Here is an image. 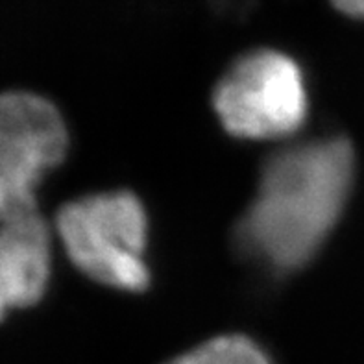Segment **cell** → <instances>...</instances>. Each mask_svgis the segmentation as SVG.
Instances as JSON below:
<instances>
[{
    "label": "cell",
    "instance_id": "cell-5",
    "mask_svg": "<svg viewBox=\"0 0 364 364\" xmlns=\"http://www.w3.org/2000/svg\"><path fill=\"white\" fill-rule=\"evenodd\" d=\"M52 276V239L45 218L28 211L0 222V279L11 307H32Z\"/></svg>",
    "mask_w": 364,
    "mask_h": 364
},
{
    "label": "cell",
    "instance_id": "cell-8",
    "mask_svg": "<svg viewBox=\"0 0 364 364\" xmlns=\"http://www.w3.org/2000/svg\"><path fill=\"white\" fill-rule=\"evenodd\" d=\"M9 307H11V305H9L8 294H6L4 285H2V279H0V320H2V316H4V313L9 309Z\"/></svg>",
    "mask_w": 364,
    "mask_h": 364
},
{
    "label": "cell",
    "instance_id": "cell-7",
    "mask_svg": "<svg viewBox=\"0 0 364 364\" xmlns=\"http://www.w3.org/2000/svg\"><path fill=\"white\" fill-rule=\"evenodd\" d=\"M331 2L348 17L364 18V0H331Z\"/></svg>",
    "mask_w": 364,
    "mask_h": 364
},
{
    "label": "cell",
    "instance_id": "cell-6",
    "mask_svg": "<svg viewBox=\"0 0 364 364\" xmlns=\"http://www.w3.org/2000/svg\"><path fill=\"white\" fill-rule=\"evenodd\" d=\"M165 364H274L259 342L242 333H226L172 357Z\"/></svg>",
    "mask_w": 364,
    "mask_h": 364
},
{
    "label": "cell",
    "instance_id": "cell-3",
    "mask_svg": "<svg viewBox=\"0 0 364 364\" xmlns=\"http://www.w3.org/2000/svg\"><path fill=\"white\" fill-rule=\"evenodd\" d=\"M213 109L228 134L242 141H283L309 115V87L301 65L282 50L240 55L218 78Z\"/></svg>",
    "mask_w": 364,
    "mask_h": 364
},
{
    "label": "cell",
    "instance_id": "cell-4",
    "mask_svg": "<svg viewBox=\"0 0 364 364\" xmlns=\"http://www.w3.org/2000/svg\"><path fill=\"white\" fill-rule=\"evenodd\" d=\"M69 150V129L48 98L0 95V222L36 211V191Z\"/></svg>",
    "mask_w": 364,
    "mask_h": 364
},
{
    "label": "cell",
    "instance_id": "cell-1",
    "mask_svg": "<svg viewBox=\"0 0 364 364\" xmlns=\"http://www.w3.org/2000/svg\"><path fill=\"white\" fill-rule=\"evenodd\" d=\"M355 181L346 137L322 135L279 148L261 166L257 191L233 230L246 263L270 277L309 264L344 215Z\"/></svg>",
    "mask_w": 364,
    "mask_h": 364
},
{
    "label": "cell",
    "instance_id": "cell-2",
    "mask_svg": "<svg viewBox=\"0 0 364 364\" xmlns=\"http://www.w3.org/2000/svg\"><path fill=\"white\" fill-rule=\"evenodd\" d=\"M55 231L70 263L92 282L129 294H141L152 283L150 217L132 191H102L65 203Z\"/></svg>",
    "mask_w": 364,
    "mask_h": 364
}]
</instances>
